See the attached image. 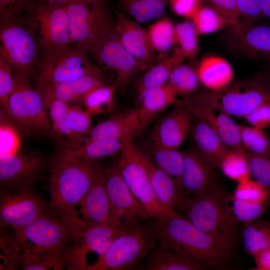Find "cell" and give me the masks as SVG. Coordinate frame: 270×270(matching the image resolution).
Instances as JSON below:
<instances>
[{
  "instance_id": "46",
  "label": "cell",
  "mask_w": 270,
  "mask_h": 270,
  "mask_svg": "<svg viewBox=\"0 0 270 270\" xmlns=\"http://www.w3.org/2000/svg\"><path fill=\"white\" fill-rule=\"evenodd\" d=\"M92 115L78 105L69 106L66 121L68 128L75 134L84 137L90 134L92 128Z\"/></svg>"
},
{
  "instance_id": "60",
  "label": "cell",
  "mask_w": 270,
  "mask_h": 270,
  "mask_svg": "<svg viewBox=\"0 0 270 270\" xmlns=\"http://www.w3.org/2000/svg\"><path fill=\"white\" fill-rule=\"evenodd\" d=\"M264 77L270 84V69L268 70V72L266 75L264 76Z\"/></svg>"
},
{
  "instance_id": "15",
  "label": "cell",
  "mask_w": 270,
  "mask_h": 270,
  "mask_svg": "<svg viewBox=\"0 0 270 270\" xmlns=\"http://www.w3.org/2000/svg\"><path fill=\"white\" fill-rule=\"evenodd\" d=\"M30 188V184L7 186L1 193V223L11 226L15 232L48 212L47 206Z\"/></svg>"
},
{
  "instance_id": "25",
  "label": "cell",
  "mask_w": 270,
  "mask_h": 270,
  "mask_svg": "<svg viewBox=\"0 0 270 270\" xmlns=\"http://www.w3.org/2000/svg\"><path fill=\"white\" fill-rule=\"evenodd\" d=\"M106 84L101 70L78 79L60 84H38L42 96H50L70 104L80 99L93 88Z\"/></svg>"
},
{
  "instance_id": "52",
  "label": "cell",
  "mask_w": 270,
  "mask_h": 270,
  "mask_svg": "<svg viewBox=\"0 0 270 270\" xmlns=\"http://www.w3.org/2000/svg\"><path fill=\"white\" fill-rule=\"evenodd\" d=\"M208 6L217 11L226 21L232 30L240 26L236 0H204Z\"/></svg>"
},
{
  "instance_id": "48",
  "label": "cell",
  "mask_w": 270,
  "mask_h": 270,
  "mask_svg": "<svg viewBox=\"0 0 270 270\" xmlns=\"http://www.w3.org/2000/svg\"><path fill=\"white\" fill-rule=\"evenodd\" d=\"M236 2L239 28L256 24L264 18L261 0H236Z\"/></svg>"
},
{
  "instance_id": "55",
  "label": "cell",
  "mask_w": 270,
  "mask_h": 270,
  "mask_svg": "<svg viewBox=\"0 0 270 270\" xmlns=\"http://www.w3.org/2000/svg\"><path fill=\"white\" fill-rule=\"evenodd\" d=\"M202 0H169L170 10L176 14L191 20L201 7Z\"/></svg>"
},
{
  "instance_id": "27",
  "label": "cell",
  "mask_w": 270,
  "mask_h": 270,
  "mask_svg": "<svg viewBox=\"0 0 270 270\" xmlns=\"http://www.w3.org/2000/svg\"><path fill=\"white\" fill-rule=\"evenodd\" d=\"M140 100L136 108L142 132L160 112L176 104L178 96L166 84L138 92Z\"/></svg>"
},
{
  "instance_id": "43",
  "label": "cell",
  "mask_w": 270,
  "mask_h": 270,
  "mask_svg": "<svg viewBox=\"0 0 270 270\" xmlns=\"http://www.w3.org/2000/svg\"><path fill=\"white\" fill-rule=\"evenodd\" d=\"M191 20L198 35L212 33L228 24L217 11L208 6H202Z\"/></svg>"
},
{
  "instance_id": "3",
  "label": "cell",
  "mask_w": 270,
  "mask_h": 270,
  "mask_svg": "<svg viewBox=\"0 0 270 270\" xmlns=\"http://www.w3.org/2000/svg\"><path fill=\"white\" fill-rule=\"evenodd\" d=\"M102 172L95 161L56 156L50 170L49 204L58 217L82 198Z\"/></svg>"
},
{
  "instance_id": "50",
  "label": "cell",
  "mask_w": 270,
  "mask_h": 270,
  "mask_svg": "<svg viewBox=\"0 0 270 270\" xmlns=\"http://www.w3.org/2000/svg\"><path fill=\"white\" fill-rule=\"evenodd\" d=\"M230 208L238 222L249 223L258 218L263 212L264 204L238 200L232 198Z\"/></svg>"
},
{
  "instance_id": "9",
  "label": "cell",
  "mask_w": 270,
  "mask_h": 270,
  "mask_svg": "<svg viewBox=\"0 0 270 270\" xmlns=\"http://www.w3.org/2000/svg\"><path fill=\"white\" fill-rule=\"evenodd\" d=\"M131 138L122 140V146L116 162L118 170L130 192L143 206L144 219L170 214L159 204L148 172Z\"/></svg>"
},
{
  "instance_id": "1",
  "label": "cell",
  "mask_w": 270,
  "mask_h": 270,
  "mask_svg": "<svg viewBox=\"0 0 270 270\" xmlns=\"http://www.w3.org/2000/svg\"><path fill=\"white\" fill-rule=\"evenodd\" d=\"M152 219L161 247L186 254L207 268L224 265L233 256L234 246L199 230L175 212Z\"/></svg>"
},
{
  "instance_id": "21",
  "label": "cell",
  "mask_w": 270,
  "mask_h": 270,
  "mask_svg": "<svg viewBox=\"0 0 270 270\" xmlns=\"http://www.w3.org/2000/svg\"><path fill=\"white\" fill-rule=\"evenodd\" d=\"M114 28L116 34L126 50L135 58L150 68L155 59L146 30L135 20L125 14L116 12Z\"/></svg>"
},
{
  "instance_id": "31",
  "label": "cell",
  "mask_w": 270,
  "mask_h": 270,
  "mask_svg": "<svg viewBox=\"0 0 270 270\" xmlns=\"http://www.w3.org/2000/svg\"><path fill=\"white\" fill-rule=\"evenodd\" d=\"M146 270H200L208 268L194 258L172 249L154 247L146 257Z\"/></svg>"
},
{
  "instance_id": "54",
  "label": "cell",
  "mask_w": 270,
  "mask_h": 270,
  "mask_svg": "<svg viewBox=\"0 0 270 270\" xmlns=\"http://www.w3.org/2000/svg\"><path fill=\"white\" fill-rule=\"evenodd\" d=\"M244 118L250 126L264 130L270 126V98L258 105Z\"/></svg>"
},
{
  "instance_id": "7",
  "label": "cell",
  "mask_w": 270,
  "mask_h": 270,
  "mask_svg": "<svg viewBox=\"0 0 270 270\" xmlns=\"http://www.w3.org/2000/svg\"><path fill=\"white\" fill-rule=\"evenodd\" d=\"M152 224L141 222L127 230L110 245L104 254L87 270H126L140 264L156 246Z\"/></svg>"
},
{
  "instance_id": "42",
  "label": "cell",
  "mask_w": 270,
  "mask_h": 270,
  "mask_svg": "<svg viewBox=\"0 0 270 270\" xmlns=\"http://www.w3.org/2000/svg\"><path fill=\"white\" fill-rule=\"evenodd\" d=\"M242 238L245 249L254 256L270 247V226L248 224L243 230Z\"/></svg>"
},
{
  "instance_id": "11",
  "label": "cell",
  "mask_w": 270,
  "mask_h": 270,
  "mask_svg": "<svg viewBox=\"0 0 270 270\" xmlns=\"http://www.w3.org/2000/svg\"><path fill=\"white\" fill-rule=\"evenodd\" d=\"M110 212L106 178L102 171L82 198L58 218L72 239L91 227L110 222Z\"/></svg>"
},
{
  "instance_id": "59",
  "label": "cell",
  "mask_w": 270,
  "mask_h": 270,
  "mask_svg": "<svg viewBox=\"0 0 270 270\" xmlns=\"http://www.w3.org/2000/svg\"><path fill=\"white\" fill-rule=\"evenodd\" d=\"M80 1L91 2L94 4H100L105 2V0H79Z\"/></svg>"
},
{
  "instance_id": "23",
  "label": "cell",
  "mask_w": 270,
  "mask_h": 270,
  "mask_svg": "<svg viewBox=\"0 0 270 270\" xmlns=\"http://www.w3.org/2000/svg\"><path fill=\"white\" fill-rule=\"evenodd\" d=\"M138 153L160 206L169 212L179 209L182 199L174 180L159 168L144 150L138 148Z\"/></svg>"
},
{
  "instance_id": "45",
  "label": "cell",
  "mask_w": 270,
  "mask_h": 270,
  "mask_svg": "<svg viewBox=\"0 0 270 270\" xmlns=\"http://www.w3.org/2000/svg\"><path fill=\"white\" fill-rule=\"evenodd\" d=\"M269 194L268 188L250 178L238 182L232 198L247 202L264 204Z\"/></svg>"
},
{
  "instance_id": "16",
  "label": "cell",
  "mask_w": 270,
  "mask_h": 270,
  "mask_svg": "<svg viewBox=\"0 0 270 270\" xmlns=\"http://www.w3.org/2000/svg\"><path fill=\"white\" fill-rule=\"evenodd\" d=\"M30 14L38 44L44 52L70 46L72 40L68 16L64 7L37 3Z\"/></svg>"
},
{
  "instance_id": "20",
  "label": "cell",
  "mask_w": 270,
  "mask_h": 270,
  "mask_svg": "<svg viewBox=\"0 0 270 270\" xmlns=\"http://www.w3.org/2000/svg\"><path fill=\"white\" fill-rule=\"evenodd\" d=\"M229 46L235 52L255 60L270 61V26L254 24L232 30Z\"/></svg>"
},
{
  "instance_id": "37",
  "label": "cell",
  "mask_w": 270,
  "mask_h": 270,
  "mask_svg": "<svg viewBox=\"0 0 270 270\" xmlns=\"http://www.w3.org/2000/svg\"><path fill=\"white\" fill-rule=\"evenodd\" d=\"M116 88L114 84L100 85L86 93L80 100L92 116L110 112L115 107Z\"/></svg>"
},
{
  "instance_id": "13",
  "label": "cell",
  "mask_w": 270,
  "mask_h": 270,
  "mask_svg": "<svg viewBox=\"0 0 270 270\" xmlns=\"http://www.w3.org/2000/svg\"><path fill=\"white\" fill-rule=\"evenodd\" d=\"M130 228L110 222L87 229L71 239L72 244L63 252L65 266L69 270H86L89 253L101 258L111 244Z\"/></svg>"
},
{
  "instance_id": "44",
  "label": "cell",
  "mask_w": 270,
  "mask_h": 270,
  "mask_svg": "<svg viewBox=\"0 0 270 270\" xmlns=\"http://www.w3.org/2000/svg\"><path fill=\"white\" fill-rule=\"evenodd\" d=\"M240 138L247 152L270 156V141L264 130L240 125Z\"/></svg>"
},
{
  "instance_id": "12",
  "label": "cell",
  "mask_w": 270,
  "mask_h": 270,
  "mask_svg": "<svg viewBox=\"0 0 270 270\" xmlns=\"http://www.w3.org/2000/svg\"><path fill=\"white\" fill-rule=\"evenodd\" d=\"M38 68V84L72 81L99 68L90 62L87 52L76 46L44 51Z\"/></svg>"
},
{
  "instance_id": "4",
  "label": "cell",
  "mask_w": 270,
  "mask_h": 270,
  "mask_svg": "<svg viewBox=\"0 0 270 270\" xmlns=\"http://www.w3.org/2000/svg\"><path fill=\"white\" fill-rule=\"evenodd\" d=\"M270 98V84L262 76L233 80L222 90H206L178 99L186 106L209 108L244 118L258 105Z\"/></svg>"
},
{
  "instance_id": "8",
  "label": "cell",
  "mask_w": 270,
  "mask_h": 270,
  "mask_svg": "<svg viewBox=\"0 0 270 270\" xmlns=\"http://www.w3.org/2000/svg\"><path fill=\"white\" fill-rule=\"evenodd\" d=\"M34 22L26 16L0 24V58L14 69L30 74L37 63L38 40Z\"/></svg>"
},
{
  "instance_id": "28",
  "label": "cell",
  "mask_w": 270,
  "mask_h": 270,
  "mask_svg": "<svg viewBox=\"0 0 270 270\" xmlns=\"http://www.w3.org/2000/svg\"><path fill=\"white\" fill-rule=\"evenodd\" d=\"M198 152L216 168L230 150L211 126L203 119L195 117L192 122L190 134Z\"/></svg>"
},
{
  "instance_id": "30",
  "label": "cell",
  "mask_w": 270,
  "mask_h": 270,
  "mask_svg": "<svg viewBox=\"0 0 270 270\" xmlns=\"http://www.w3.org/2000/svg\"><path fill=\"white\" fill-rule=\"evenodd\" d=\"M50 123L52 134L64 143V148H76L82 145L84 136L74 133L68 126L66 114L70 104L60 100L42 96Z\"/></svg>"
},
{
  "instance_id": "22",
  "label": "cell",
  "mask_w": 270,
  "mask_h": 270,
  "mask_svg": "<svg viewBox=\"0 0 270 270\" xmlns=\"http://www.w3.org/2000/svg\"><path fill=\"white\" fill-rule=\"evenodd\" d=\"M42 164L41 157L34 154L0 156V182L6 186L30 184Z\"/></svg>"
},
{
  "instance_id": "6",
  "label": "cell",
  "mask_w": 270,
  "mask_h": 270,
  "mask_svg": "<svg viewBox=\"0 0 270 270\" xmlns=\"http://www.w3.org/2000/svg\"><path fill=\"white\" fill-rule=\"evenodd\" d=\"M29 74L13 68V87L9 98L10 117L29 136L52 134L42 94L32 86Z\"/></svg>"
},
{
  "instance_id": "47",
  "label": "cell",
  "mask_w": 270,
  "mask_h": 270,
  "mask_svg": "<svg viewBox=\"0 0 270 270\" xmlns=\"http://www.w3.org/2000/svg\"><path fill=\"white\" fill-rule=\"evenodd\" d=\"M247 157L250 176L268 188L270 187V156L247 152Z\"/></svg>"
},
{
  "instance_id": "32",
  "label": "cell",
  "mask_w": 270,
  "mask_h": 270,
  "mask_svg": "<svg viewBox=\"0 0 270 270\" xmlns=\"http://www.w3.org/2000/svg\"><path fill=\"white\" fill-rule=\"evenodd\" d=\"M185 60L179 52L174 49L172 54L162 57L160 61L146 69L136 83L137 92L166 84L174 68Z\"/></svg>"
},
{
  "instance_id": "35",
  "label": "cell",
  "mask_w": 270,
  "mask_h": 270,
  "mask_svg": "<svg viewBox=\"0 0 270 270\" xmlns=\"http://www.w3.org/2000/svg\"><path fill=\"white\" fill-rule=\"evenodd\" d=\"M144 150L159 168L174 180L178 188L183 163V151L160 148L150 144L146 145Z\"/></svg>"
},
{
  "instance_id": "14",
  "label": "cell",
  "mask_w": 270,
  "mask_h": 270,
  "mask_svg": "<svg viewBox=\"0 0 270 270\" xmlns=\"http://www.w3.org/2000/svg\"><path fill=\"white\" fill-rule=\"evenodd\" d=\"M64 7L68 16L72 42L88 52L111 22L105 2L72 0Z\"/></svg>"
},
{
  "instance_id": "58",
  "label": "cell",
  "mask_w": 270,
  "mask_h": 270,
  "mask_svg": "<svg viewBox=\"0 0 270 270\" xmlns=\"http://www.w3.org/2000/svg\"><path fill=\"white\" fill-rule=\"evenodd\" d=\"M264 18L270 21V0H261Z\"/></svg>"
},
{
  "instance_id": "53",
  "label": "cell",
  "mask_w": 270,
  "mask_h": 270,
  "mask_svg": "<svg viewBox=\"0 0 270 270\" xmlns=\"http://www.w3.org/2000/svg\"><path fill=\"white\" fill-rule=\"evenodd\" d=\"M1 260L4 262L1 268L12 269L18 260H21V250L16 240V242L3 236L0 240Z\"/></svg>"
},
{
  "instance_id": "29",
  "label": "cell",
  "mask_w": 270,
  "mask_h": 270,
  "mask_svg": "<svg viewBox=\"0 0 270 270\" xmlns=\"http://www.w3.org/2000/svg\"><path fill=\"white\" fill-rule=\"evenodd\" d=\"M197 72L202 85L210 90H222L234 80L231 64L224 58L216 56L202 58L197 65Z\"/></svg>"
},
{
  "instance_id": "56",
  "label": "cell",
  "mask_w": 270,
  "mask_h": 270,
  "mask_svg": "<svg viewBox=\"0 0 270 270\" xmlns=\"http://www.w3.org/2000/svg\"><path fill=\"white\" fill-rule=\"evenodd\" d=\"M256 267L255 270H270V247L254 256Z\"/></svg>"
},
{
  "instance_id": "19",
  "label": "cell",
  "mask_w": 270,
  "mask_h": 270,
  "mask_svg": "<svg viewBox=\"0 0 270 270\" xmlns=\"http://www.w3.org/2000/svg\"><path fill=\"white\" fill-rule=\"evenodd\" d=\"M174 106L153 128L150 136L152 145L178 149L190 135L194 116L184 105L177 102Z\"/></svg>"
},
{
  "instance_id": "17",
  "label": "cell",
  "mask_w": 270,
  "mask_h": 270,
  "mask_svg": "<svg viewBox=\"0 0 270 270\" xmlns=\"http://www.w3.org/2000/svg\"><path fill=\"white\" fill-rule=\"evenodd\" d=\"M104 172L110 203V222L130 228L145 220L143 206L125 182L116 162Z\"/></svg>"
},
{
  "instance_id": "36",
  "label": "cell",
  "mask_w": 270,
  "mask_h": 270,
  "mask_svg": "<svg viewBox=\"0 0 270 270\" xmlns=\"http://www.w3.org/2000/svg\"><path fill=\"white\" fill-rule=\"evenodd\" d=\"M124 11L137 22L155 20L163 16L169 0H120Z\"/></svg>"
},
{
  "instance_id": "18",
  "label": "cell",
  "mask_w": 270,
  "mask_h": 270,
  "mask_svg": "<svg viewBox=\"0 0 270 270\" xmlns=\"http://www.w3.org/2000/svg\"><path fill=\"white\" fill-rule=\"evenodd\" d=\"M178 189L182 199L192 198L215 185L216 168L194 146L183 151Z\"/></svg>"
},
{
  "instance_id": "24",
  "label": "cell",
  "mask_w": 270,
  "mask_h": 270,
  "mask_svg": "<svg viewBox=\"0 0 270 270\" xmlns=\"http://www.w3.org/2000/svg\"><path fill=\"white\" fill-rule=\"evenodd\" d=\"M136 108L127 110L93 127L88 140H132L142 132Z\"/></svg>"
},
{
  "instance_id": "41",
  "label": "cell",
  "mask_w": 270,
  "mask_h": 270,
  "mask_svg": "<svg viewBox=\"0 0 270 270\" xmlns=\"http://www.w3.org/2000/svg\"><path fill=\"white\" fill-rule=\"evenodd\" d=\"M22 132L10 118L0 112V156L20 152Z\"/></svg>"
},
{
  "instance_id": "39",
  "label": "cell",
  "mask_w": 270,
  "mask_h": 270,
  "mask_svg": "<svg viewBox=\"0 0 270 270\" xmlns=\"http://www.w3.org/2000/svg\"><path fill=\"white\" fill-rule=\"evenodd\" d=\"M198 36L191 20L174 24V49L179 52L186 60L194 59L200 50Z\"/></svg>"
},
{
  "instance_id": "38",
  "label": "cell",
  "mask_w": 270,
  "mask_h": 270,
  "mask_svg": "<svg viewBox=\"0 0 270 270\" xmlns=\"http://www.w3.org/2000/svg\"><path fill=\"white\" fill-rule=\"evenodd\" d=\"M150 46L154 52L167 54L174 48V24L168 16L155 20L146 30Z\"/></svg>"
},
{
  "instance_id": "34",
  "label": "cell",
  "mask_w": 270,
  "mask_h": 270,
  "mask_svg": "<svg viewBox=\"0 0 270 270\" xmlns=\"http://www.w3.org/2000/svg\"><path fill=\"white\" fill-rule=\"evenodd\" d=\"M167 84L177 96L182 97L194 94L202 86L197 72V66L192 62L182 63L170 74Z\"/></svg>"
},
{
  "instance_id": "57",
  "label": "cell",
  "mask_w": 270,
  "mask_h": 270,
  "mask_svg": "<svg viewBox=\"0 0 270 270\" xmlns=\"http://www.w3.org/2000/svg\"><path fill=\"white\" fill-rule=\"evenodd\" d=\"M72 0H37V3L56 4L65 6Z\"/></svg>"
},
{
  "instance_id": "40",
  "label": "cell",
  "mask_w": 270,
  "mask_h": 270,
  "mask_svg": "<svg viewBox=\"0 0 270 270\" xmlns=\"http://www.w3.org/2000/svg\"><path fill=\"white\" fill-rule=\"evenodd\" d=\"M218 167L226 176L238 182L250 178L247 151L230 149Z\"/></svg>"
},
{
  "instance_id": "49",
  "label": "cell",
  "mask_w": 270,
  "mask_h": 270,
  "mask_svg": "<svg viewBox=\"0 0 270 270\" xmlns=\"http://www.w3.org/2000/svg\"><path fill=\"white\" fill-rule=\"evenodd\" d=\"M34 0H0V24L18 19L24 12H30L36 4Z\"/></svg>"
},
{
  "instance_id": "51",
  "label": "cell",
  "mask_w": 270,
  "mask_h": 270,
  "mask_svg": "<svg viewBox=\"0 0 270 270\" xmlns=\"http://www.w3.org/2000/svg\"><path fill=\"white\" fill-rule=\"evenodd\" d=\"M12 71L13 68L12 66L2 58H0V110L4 112L9 117V98L14 84Z\"/></svg>"
},
{
  "instance_id": "2",
  "label": "cell",
  "mask_w": 270,
  "mask_h": 270,
  "mask_svg": "<svg viewBox=\"0 0 270 270\" xmlns=\"http://www.w3.org/2000/svg\"><path fill=\"white\" fill-rule=\"evenodd\" d=\"M23 270H62L63 248L69 233L58 217L48 212L15 232Z\"/></svg>"
},
{
  "instance_id": "26",
  "label": "cell",
  "mask_w": 270,
  "mask_h": 270,
  "mask_svg": "<svg viewBox=\"0 0 270 270\" xmlns=\"http://www.w3.org/2000/svg\"><path fill=\"white\" fill-rule=\"evenodd\" d=\"M185 106L194 117L204 120L228 148L246 151L241 141L240 125L238 124L230 116L207 108Z\"/></svg>"
},
{
  "instance_id": "33",
  "label": "cell",
  "mask_w": 270,
  "mask_h": 270,
  "mask_svg": "<svg viewBox=\"0 0 270 270\" xmlns=\"http://www.w3.org/2000/svg\"><path fill=\"white\" fill-rule=\"evenodd\" d=\"M122 146V140H87L79 147L64 148L58 155L68 158L95 161L120 153Z\"/></svg>"
},
{
  "instance_id": "5",
  "label": "cell",
  "mask_w": 270,
  "mask_h": 270,
  "mask_svg": "<svg viewBox=\"0 0 270 270\" xmlns=\"http://www.w3.org/2000/svg\"><path fill=\"white\" fill-rule=\"evenodd\" d=\"M179 209L199 230L235 246L238 221L232 214L225 192L217 184L194 197L183 199Z\"/></svg>"
},
{
  "instance_id": "10",
  "label": "cell",
  "mask_w": 270,
  "mask_h": 270,
  "mask_svg": "<svg viewBox=\"0 0 270 270\" xmlns=\"http://www.w3.org/2000/svg\"><path fill=\"white\" fill-rule=\"evenodd\" d=\"M100 66L114 74L116 87L124 88L148 67L132 56L120 42L112 22L88 50Z\"/></svg>"
}]
</instances>
